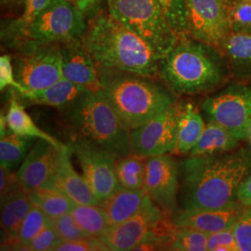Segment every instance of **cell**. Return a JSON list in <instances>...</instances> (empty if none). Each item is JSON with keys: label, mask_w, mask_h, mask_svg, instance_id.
I'll list each match as a JSON object with an SVG mask.
<instances>
[{"label": "cell", "mask_w": 251, "mask_h": 251, "mask_svg": "<svg viewBox=\"0 0 251 251\" xmlns=\"http://www.w3.org/2000/svg\"><path fill=\"white\" fill-rule=\"evenodd\" d=\"M157 77L178 97L208 94L232 79L223 52L188 36L162 59Z\"/></svg>", "instance_id": "obj_2"}, {"label": "cell", "mask_w": 251, "mask_h": 251, "mask_svg": "<svg viewBox=\"0 0 251 251\" xmlns=\"http://www.w3.org/2000/svg\"><path fill=\"white\" fill-rule=\"evenodd\" d=\"M37 139L24 137L10 132L0 140V162L1 167L13 170L23 163L27 153Z\"/></svg>", "instance_id": "obj_28"}, {"label": "cell", "mask_w": 251, "mask_h": 251, "mask_svg": "<svg viewBox=\"0 0 251 251\" xmlns=\"http://www.w3.org/2000/svg\"><path fill=\"white\" fill-rule=\"evenodd\" d=\"M232 32L226 0H187V35L220 50Z\"/></svg>", "instance_id": "obj_13"}, {"label": "cell", "mask_w": 251, "mask_h": 251, "mask_svg": "<svg viewBox=\"0 0 251 251\" xmlns=\"http://www.w3.org/2000/svg\"><path fill=\"white\" fill-rule=\"evenodd\" d=\"M246 209L240 202L234 201L214 209H178L171 216L172 225L189 227L206 233L232 229Z\"/></svg>", "instance_id": "obj_17"}, {"label": "cell", "mask_w": 251, "mask_h": 251, "mask_svg": "<svg viewBox=\"0 0 251 251\" xmlns=\"http://www.w3.org/2000/svg\"><path fill=\"white\" fill-rule=\"evenodd\" d=\"M59 111L73 138L94 144L116 159L133 153L130 131L101 93L86 90L78 99Z\"/></svg>", "instance_id": "obj_5"}, {"label": "cell", "mask_w": 251, "mask_h": 251, "mask_svg": "<svg viewBox=\"0 0 251 251\" xmlns=\"http://www.w3.org/2000/svg\"><path fill=\"white\" fill-rule=\"evenodd\" d=\"M108 12L165 57L179 36L155 0H107Z\"/></svg>", "instance_id": "obj_6"}, {"label": "cell", "mask_w": 251, "mask_h": 251, "mask_svg": "<svg viewBox=\"0 0 251 251\" xmlns=\"http://www.w3.org/2000/svg\"><path fill=\"white\" fill-rule=\"evenodd\" d=\"M88 25L85 14L72 2L51 0L32 24L14 48L63 43L84 36Z\"/></svg>", "instance_id": "obj_7"}, {"label": "cell", "mask_w": 251, "mask_h": 251, "mask_svg": "<svg viewBox=\"0 0 251 251\" xmlns=\"http://www.w3.org/2000/svg\"><path fill=\"white\" fill-rule=\"evenodd\" d=\"M208 233L194 228L173 226L168 251H207Z\"/></svg>", "instance_id": "obj_30"}, {"label": "cell", "mask_w": 251, "mask_h": 251, "mask_svg": "<svg viewBox=\"0 0 251 251\" xmlns=\"http://www.w3.org/2000/svg\"><path fill=\"white\" fill-rule=\"evenodd\" d=\"M68 146L100 203L121 187L116 173L115 156L78 138H72Z\"/></svg>", "instance_id": "obj_10"}, {"label": "cell", "mask_w": 251, "mask_h": 251, "mask_svg": "<svg viewBox=\"0 0 251 251\" xmlns=\"http://www.w3.org/2000/svg\"><path fill=\"white\" fill-rule=\"evenodd\" d=\"M171 28L180 36L187 35V0H155Z\"/></svg>", "instance_id": "obj_32"}, {"label": "cell", "mask_w": 251, "mask_h": 251, "mask_svg": "<svg viewBox=\"0 0 251 251\" xmlns=\"http://www.w3.org/2000/svg\"><path fill=\"white\" fill-rule=\"evenodd\" d=\"M107 251V246L99 237L88 236L78 240L63 241L54 251Z\"/></svg>", "instance_id": "obj_38"}, {"label": "cell", "mask_w": 251, "mask_h": 251, "mask_svg": "<svg viewBox=\"0 0 251 251\" xmlns=\"http://www.w3.org/2000/svg\"><path fill=\"white\" fill-rule=\"evenodd\" d=\"M51 219L46 215L38 206L32 205L25 219L20 227L18 233L19 247L28 251V246L38 233L50 224Z\"/></svg>", "instance_id": "obj_31"}, {"label": "cell", "mask_w": 251, "mask_h": 251, "mask_svg": "<svg viewBox=\"0 0 251 251\" xmlns=\"http://www.w3.org/2000/svg\"><path fill=\"white\" fill-rule=\"evenodd\" d=\"M101 1L102 0H81L78 8L85 14V16L87 14H93L98 10Z\"/></svg>", "instance_id": "obj_43"}, {"label": "cell", "mask_w": 251, "mask_h": 251, "mask_svg": "<svg viewBox=\"0 0 251 251\" xmlns=\"http://www.w3.org/2000/svg\"><path fill=\"white\" fill-rule=\"evenodd\" d=\"M17 51L13 67L25 91L43 90L63 78L61 43L29 46Z\"/></svg>", "instance_id": "obj_8"}, {"label": "cell", "mask_w": 251, "mask_h": 251, "mask_svg": "<svg viewBox=\"0 0 251 251\" xmlns=\"http://www.w3.org/2000/svg\"><path fill=\"white\" fill-rule=\"evenodd\" d=\"M207 251H238L239 248L233 233V228L209 233L207 237Z\"/></svg>", "instance_id": "obj_39"}, {"label": "cell", "mask_w": 251, "mask_h": 251, "mask_svg": "<svg viewBox=\"0 0 251 251\" xmlns=\"http://www.w3.org/2000/svg\"><path fill=\"white\" fill-rule=\"evenodd\" d=\"M63 77L94 93L102 89L99 66L82 37L61 43Z\"/></svg>", "instance_id": "obj_16"}, {"label": "cell", "mask_w": 251, "mask_h": 251, "mask_svg": "<svg viewBox=\"0 0 251 251\" xmlns=\"http://www.w3.org/2000/svg\"><path fill=\"white\" fill-rule=\"evenodd\" d=\"M31 206L28 192L22 183L1 198V226L6 234L5 240L2 242L9 243V246L14 243L19 247V230Z\"/></svg>", "instance_id": "obj_21"}, {"label": "cell", "mask_w": 251, "mask_h": 251, "mask_svg": "<svg viewBox=\"0 0 251 251\" xmlns=\"http://www.w3.org/2000/svg\"><path fill=\"white\" fill-rule=\"evenodd\" d=\"M248 140H250V142H251V128H250V133H249V139Z\"/></svg>", "instance_id": "obj_45"}, {"label": "cell", "mask_w": 251, "mask_h": 251, "mask_svg": "<svg viewBox=\"0 0 251 251\" xmlns=\"http://www.w3.org/2000/svg\"><path fill=\"white\" fill-rule=\"evenodd\" d=\"M205 126V121L197 106L193 102L179 100L178 137L174 153L177 155L189 154L198 144Z\"/></svg>", "instance_id": "obj_23"}, {"label": "cell", "mask_w": 251, "mask_h": 251, "mask_svg": "<svg viewBox=\"0 0 251 251\" xmlns=\"http://www.w3.org/2000/svg\"><path fill=\"white\" fill-rule=\"evenodd\" d=\"M86 90H88L63 77L43 90L16 91V94L24 105H44L61 110L78 99Z\"/></svg>", "instance_id": "obj_19"}, {"label": "cell", "mask_w": 251, "mask_h": 251, "mask_svg": "<svg viewBox=\"0 0 251 251\" xmlns=\"http://www.w3.org/2000/svg\"><path fill=\"white\" fill-rule=\"evenodd\" d=\"M207 118L225 126L240 141L248 140L251 126V85L236 82L202 103Z\"/></svg>", "instance_id": "obj_9"}, {"label": "cell", "mask_w": 251, "mask_h": 251, "mask_svg": "<svg viewBox=\"0 0 251 251\" xmlns=\"http://www.w3.org/2000/svg\"><path fill=\"white\" fill-rule=\"evenodd\" d=\"M70 213L90 236L100 237L112 227L106 212L100 205L75 204Z\"/></svg>", "instance_id": "obj_27"}, {"label": "cell", "mask_w": 251, "mask_h": 251, "mask_svg": "<svg viewBox=\"0 0 251 251\" xmlns=\"http://www.w3.org/2000/svg\"><path fill=\"white\" fill-rule=\"evenodd\" d=\"M71 153L69 146L63 148L57 170L44 187L59 190L75 204L100 205L99 199L90 188L87 180L83 175H79L74 169L70 158Z\"/></svg>", "instance_id": "obj_18"}, {"label": "cell", "mask_w": 251, "mask_h": 251, "mask_svg": "<svg viewBox=\"0 0 251 251\" xmlns=\"http://www.w3.org/2000/svg\"><path fill=\"white\" fill-rule=\"evenodd\" d=\"M63 241V238L50 222L29 244L28 251H54Z\"/></svg>", "instance_id": "obj_36"}, {"label": "cell", "mask_w": 251, "mask_h": 251, "mask_svg": "<svg viewBox=\"0 0 251 251\" xmlns=\"http://www.w3.org/2000/svg\"><path fill=\"white\" fill-rule=\"evenodd\" d=\"M179 209H214L236 199L251 174V146L211 155L190 156L179 164Z\"/></svg>", "instance_id": "obj_1"}, {"label": "cell", "mask_w": 251, "mask_h": 251, "mask_svg": "<svg viewBox=\"0 0 251 251\" xmlns=\"http://www.w3.org/2000/svg\"><path fill=\"white\" fill-rule=\"evenodd\" d=\"M232 32L251 33V0H226Z\"/></svg>", "instance_id": "obj_34"}, {"label": "cell", "mask_w": 251, "mask_h": 251, "mask_svg": "<svg viewBox=\"0 0 251 251\" xmlns=\"http://www.w3.org/2000/svg\"><path fill=\"white\" fill-rule=\"evenodd\" d=\"M50 1L51 0H25L24 13L19 18L17 23L12 25L9 29L8 39L12 48H14L19 39L24 35L27 27L42 12Z\"/></svg>", "instance_id": "obj_33"}, {"label": "cell", "mask_w": 251, "mask_h": 251, "mask_svg": "<svg viewBox=\"0 0 251 251\" xmlns=\"http://www.w3.org/2000/svg\"><path fill=\"white\" fill-rule=\"evenodd\" d=\"M236 199L244 206H251V174L239 185L236 193Z\"/></svg>", "instance_id": "obj_42"}, {"label": "cell", "mask_w": 251, "mask_h": 251, "mask_svg": "<svg viewBox=\"0 0 251 251\" xmlns=\"http://www.w3.org/2000/svg\"><path fill=\"white\" fill-rule=\"evenodd\" d=\"M6 118L8 128L10 132L24 137L42 139L56 145L59 148H65L68 146L66 144H62L52 136L46 133L38 126H36L35 121L27 114L25 105L18 99L16 92H11Z\"/></svg>", "instance_id": "obj_25"}, {"label": "cell", "mask_w": 251, "mask_h": 251, "mask_svg": "<svg viewBox=\"0 0 251 251\" xmlns=\"http://www.w3.org/2000/svg\"><path fill=\"white\" fill-rule=\"evenodd\" d=\"M220 50L228 63L231 78L236 82L251 81V33L231 32Z\"/></svg>", "instance_id": "obj_20"}, {"label": "cell", "mask_w": 251, "mask_h": 251, "mask_svg": "<svg viewBox=\"0 0 251 251\" xmlns=\"http://www.w3.org/2000/svg\"><path fill=\"white\" fill-rule=\"evenodd\" d=\"M32 205L38 206L46 215L53 220L69 213L75 203L57 189L41 187L28 192Z\"/></svg>", "instance_id": "obj_26"}, {"label": "cell", "mask_w": 251, "mask_h": 251, "mask_svg": "<svg viewBox=\"0 0 251 251\" xmlns=\"http://www.w3.org/2000/svg\"><path fill=\"white\" fill-rule=\"evenodd\" d=\"M63 149L45 140H36L16 173L27 192L44 187L50 180Z\"/></svg>", "instance_id": "obj_15"}, {"label": "cell", "mask_w": 251, "mask_h": 251, "mask_svg": "<svg viewBox=\"0 0 251 251\" xmlns=\"http://www.w3.org/2000/svg\"><path fill=\"white\" fill-rule=\"evenodd\" d=\"M238 147H240V140L238 138L214 119L207 118L205 129L189 155L198 156L224 153Z\"/></svg>", "instance_id": "obj_24"}, {"label": "cell", "mask_w": 251, "mask_h": 251, "mask_svg": "<svg viewBox=\"0 0 251 251\" xmlns=\"http://www.w3.org/2000/svg\"><path fill=\"white\" fill-rule=\"evenodd\" d=\"M233 233L240 251H251V206H246L242 216L233 225Z\"/></svg>", "instance_id": "obj_37"}, {"label": "cell", "mask_w": 251, "mask_h": 251, "mask_svg": "<svg viewBox=\"0 0 251 251\" xmlns=\"http://www.w3.org/2000/svg\"><path fill=\"white\" fill-rule=\"evenodd\" d=\"M82 40L99 67L158 76L164 57L109 12L91 20Z\"/></svg>", "instance_id": "obj_3"}, {"label": "cell", "mask_w": 251, "mask_h": 251, "mask_svg": "<svg viewBox=\"0 0 251 251\" xmlns=\"http://www.w3.org/2000/svg\"><path fill=\"white\" fill-rule=\"evenodd\" d=\"M100 93L129 131L167 110L179 100L154 77L99 67Z\"/></svg>", "instance_id": "obj_4"}, {"label": "cell", "mask_w": 251, "mask_h": 251, "mask_svg": "<svg viewBox=\"0 0 251 251\" xmlns=\"http://www.w3.org/2000/svg\"><path fill=\"white\" fill-rule=\"evenodd\" d=\"M51 223L63 241L78 240L90 236L81 228L70 212L51 220Z\"/></svg>", "instance_id": "obj_35"}, {"label": "cell", "mask_w": 251, "mask_h": 251, "mask_svg": "<svg viewBox=\"0 0 251 251\" xmlns=\"http://www.w3.org/2000/svg\"><path fill=\"white\" fill-rule=\"evenodd\" d=\"M179 164L171 153L146 158L144 190L147 196L170 217L178 210Z\"/></svg>", "instance_id": "obj_14"}, {"label": "cell", "mask_w": 251, "mask_h": 251, "mask_svg": "<svg viewBox=\"0 0 251 251\" xmlns=\"http://www.w3.org/2000/svg\"><path fill=\"white\" fill-rule=\"evenodd\" d=\"M67 1H69V2H72L74 3L75 5H76L77 7L79 6V4H80L81 0H67Z\"/></svg>", "instance_id": "obj_44"}, {"label": "cell", "mask_w": 251, "mask_h": 251, "mask_svg": "<svg viewBox=\"0 0 251 251\" xmlns=\"http://www.w3.org/2000/svg\"><path fill=\"white\" fill-rule=\"evenodd\" d=\"M116 173L121 187L142 189L146 178V158L134 153L116 160Z\"/></svg>", "instance_id": "obj_29"}, {"label": "cell", "mask_w": 251, "mask_h": 251, "mask_svg": "<svg viewBox=\"0 0 251 251\" xmlns=\"http://www.w3.org/2000/svg\"><path fill=\"white\" fill-rule=\"evenodd\" d=\"M169 218L170 216L147 196L138 213L119 225L112 226L99 238L107 246L109 251H134L140 244L152 238Z\"/></svg>", "instance_id": "obj_12"}, {"label": "cell", "mask_w": 251, "mask_h": 251, "mask_svg": "<svg viewBox=\"0 0 251 251\" xmlns=\"http://www.w3.org/2000/svg\"><path fill=\"white\" fill-rule=\"evenodd\" d=\"M8 87H13L18 92L25 91L16 79L11 57L4 54L0 57V90L3 91Z\"/></svg>", "instance_id": "obj_40"}, {"label": "cell", "mask_w": 251, "mask_h": 251, "mask_svg": "<svg viewBox=\"0 0 251 251\" xmlns=\"http://www.w3.org/2000/svg\"><path fill=\"white\" fill-rule=\"evenodd\" d=\"M17 174H14L10 170L1 167L0 170V199L6 197L12 189L20 184Z\"/></svg>", "instance_id": "obj_41"}, {"label": "cell", "mask_w": 251, "mask_h": 251, "mask_svg": "<svg viewBox=\"0 0 251 251\" xmlns=\"http://www.w3.org/2000/svg\"><path fill=\"white\" fill-rule=\"evenodd\" d=\"M147 194L144 188L120 187L100 205L104 209L112 226L119 225L136 213L144 206Z\"/></svg>", "instance_id": "obj_22"}, {"label": "cell", "mask_w": 251, "mask_h": 251, "mask_svg": "<svg viewBox=\"0 0 251 251\" xmlns=\"http://www.w3.org/2000/svg\"><path fill=\"white\" fill-rule=\"evenodd\" d=\"M179 100L134 129L130 130L132 152L148 158L174 153L177 145Z\"/></svg>", "instance_id": "obj_11"}]
</instances>
